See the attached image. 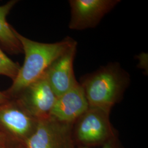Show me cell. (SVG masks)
<instances>
[{
    "label": "cell",
    "instance_id": "obj_14",
    "mask_svg": "<svg viewBox=\"0 0 148 148\" xmlns=\"http://www.w3.org/2000/svg\"><path fill=\"white\" fill-rule=\"evenodd\" d=\"M10 98V97L5 93V91H0V104L7 101Z\"/></svg>",
    "mask_w": 148,
    "mask_h": 148
},
{
    "label": "cell",
    "instance_id": "obj_13",
    "mask_svg": "<svg viewBox=\"0 0 148 148\" xmlns=\"http://www.w3.org/2000/svg\"><path fill=\"white\" fill-rule=\"evenodd\" d=\"M11 145L3 134L0 132V148H7Z\"/></svg>",
    "mask_w": 148,
    "mask_h": 148
},
{
    "label": "cell",
    "instance_id": "obj_7",
    "mask_svg": "<svg viewBox=\"0 0 148 148\" xmlns=\"http://www.w3.org/2000/svg\"><path fill=\"white\" fill-rule=\"evenodd\" d=\"M13 98L37 120L49 116L57 99L45 73Z\"/></svg>",
    "mask_w": 148,
    "mask_h": 148
},
{
    "label": "cell",
    "instance_id": "obj_10",
    "mask_svg": "<svg viewBox=\"0 0 148 148\" xmlns=\"http://www.w3.org/2000/svg\"><path fill=\"white\" fill-rule=\"evenodd\" d=\"M17 2L12 0L0 5V43L8 52L18 54L23 52L21 43L15 34V29L6 21L7 16Z\"/></svg>",
    "mask_w": 148,
    "mask_h": 148
},
{
    "label": "cell",
    "instance_id": "obj_1",
    "mask_svg": "<svg viewBox=\"0 0 148 148\" xmlns=\"http://www.w3.org/2000/svg\"><path fill=\"white\" fill-rule=\"evenodd\" d=\"M15 34L21 43L25 58L11 87L5 91L10 98L16 97L28 85L40 78L57 59L77 43L70 37L57 42H38L24 37L16 30Z\"/></svg>",
    "mask_w": 148,
    "mask_h": 148
},
{
    "label": "cell",
    "instance_id": "obj_5",
    "mask_svg": "<svg viewBox=\"0 0 148 148\" xmlns=\"http://www.w3.org/2000/svg\"><path fill=\"white\" fill-rule=\"evenodd\" d=\"M110 112L98 108L89 107L75 122H76L75 134L77 140L82 146L89 147L103 144L115 137L109 120Z\"/></svg>",
    "mask_w": 148,
    "mask_h": 148
},
{
    "label": "cell",
    "instance_id": "obj_11",
    "mask_svg": "<svg viewBox=\"0 0 148 148\" xmlns=\"http://www.w3.org/2000/svg\"><path fill=\"white\" fill-rule=\"evenodd\" d=\"M20 68L19 64L13 61L0 49V75L7 76L13 81Z\"/></svg>",
    "mask_w": 148,
    "mask_h": 148
},
{
    "label": "cell",
    "instance_id": "obj_4",
    "mask_svg": "<svg viewBox=\"0 0 148 148\" xmlns=\"http://www.w3.org/2000/svg\"><path fill=\"white\" fill-rule=\"evenodd\" d=\"M73 125L59 121L50 115L39 119L34 132L23 146L27 148H75Z\"/></svg>",
    "mask_w": 148,
    "mask_h": 148
},
{
    "label": "cell",
    "instance_id": "obj_12",
    "mask_svg": "<svg viewBox=\"0 0 148 148\" xmlns=\"http://www.w3.org/2000/svg\"><path fill=\"white\" fill-rule=\"evenodd\" d=\"M79 148H90L85 146H80ZM101 148H120L119 144H117L115 137L112 138L103 144V146Z\"/></svg>",
    "mask_w": 148,
    "mask_h": 148
},
{
    "label": "cell",
    "instance_id": "obj_15",
    "mask_svg": "<svg viewBox=\"0 0 148 148\" xmlns=\"http://www.w3.org/2000/svg\"><path fill=\"white\" fill-rule=\"evenodd\" d=\"M7 148H27L23 145H11Z\"/></svg>",
    "mask_w": 148,
    "mask_h": 148
},
{
    "label": "cell",
    "instance_id": "obj_6",
    "mask_svg": "<svg viewBox=\"0 0 148 148\" xmlns=\"http://www.w3.org/2000/svg\"><path fill=\"white\" fill-rule=\"evenodd\" d=\"M120 2V0L69 1L71 12L69 29L83 30L95 28Z\"/></svg>",
    "mask_w": 148,
    "mask_h": 148
},
{
    "label": "cell",
    "instance_id": "obj_8",
    "mask_svg": "<svg viewBox=\"0 0 148 148\" xmlns=\"http://www.w3.org/2000/svg\"><path fill=\"white\" fill-rule=\"evenodd\" d=\"M76 50L77 43L57 59L45 72L48 81L57 97L79 83L74 71Z\"/></svg>",
    "mask_w": 148,
    "mask_h": 148
},
{
    "label": "cell",
    "instance_id": "obj_3",
    "mask_svg": "<svg viewBox=\"0 0 148 148\" xmlns=\"http://www.w3.org/2000/svg\"><path fill=\"white\" fill-rule=\"evenodd\" d=\"M37 121L15 98L0 104V132L12 145H24Z\"/></svg>",
    "mask_w": 148,
    "mask_h": 148
},
{
    "label": "cell",
    "instance_id": "obj_2",
    "mask_svg": "<svg viewBox=\"0 0 148 148\" xmlns=\"http://www.w3.org/2000/svg\"><path fill=\"white\" fill-rule=\"evenodd\" d=\"M79 83L90 107L110 111L129 86L130 76L120 64L111 63L86 75Z\"/></svg>",
    "mask_w": 148,
    "mask_h": 148
},
{
    "label": "cell",
    "instance_id": "obj_9",
    "mask_svg": "<svg viewBox=\"0 0 148 148\" xmlns=\"http://www.w3.org/2000/svg\"><path fill=\"white\" fill-rule=\"evenodd\" d=\"M89 107L85 92L79 82L57 97L49 115L59 121L74 124Z\"/></svg>",
    "mask_w": 148,
    "mask_h": 148
}]
</instances>
